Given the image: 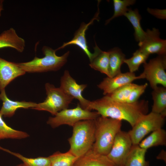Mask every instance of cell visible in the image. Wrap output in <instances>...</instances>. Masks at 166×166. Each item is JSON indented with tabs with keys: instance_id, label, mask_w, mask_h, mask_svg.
I'll list each match as a JSON object with an SVG mask.
<instances>
[{
	"instance_id": "24",
	"label": "cell",
	"mask_w": 166,
	"mask_h": 166,
	"mask_svg": "<svg viewBox=\"0 0 166 166\" xmlns=\"http://www.w3.org/2000/svg\"><path fill=\"white\" fill-rule=\"evenodd\" d=\"M49 157L51 166H73L78 159L69 150L64 153L57 151Z\"/></svg>"
},
{
	"instance_id": "25",
	"label": "cell",
	"mask_w": 166,
	"mask_h": 166,
	"mask_svg": "<svg viewBox=\"0 0 166 166\" xmlns=\"http://www.w3.org/2000/svg\"><path fill=\"white\" fill-rule=\"evenodd\" d=\"M0 113V140L5 139H22L29 136L26 132L15 130L8 126L2 118Z\"/></svg>"
},
{
	"instance_id": "26",
	"label": "cell",
	"mask_w": 166,
	"mask_h": 166,
	"mask_svg": "<svg viewBox=\"0 0 166 166\" xmlns=\"http://www.w3.org/2000/svg\"><path fill=\"white\" fill-rule=\"evenodd\" d=\"M4 151L15 156L20 160L24 166H51L49 157H38L35 158H28L21 154L4 149Z\"/></svg>"
},
{
	"instance_id": "15",
	"label": "cell",
	"mask_w": 166,
	"mask_h": 166,
	"mask_svg": "<svg viewBox=\"0 0 166 166\" xmlns=\"http://www.w3.org/2000/svg\"><path fill=\"white\" fill-rule=\"evenodd\" d=\"M0 99L3 102L0 113L5 117H11L19 108L33 109L36 107L37 103L32 102L13 101L7 97L5 90L1 91Z\"/></svg>"
},
{
	"instance_id": "7",
	"label": "cell",
	"mask_w": 166,
	"mask_h": 166,
	"mask_svg": "<svg viewBox=\"0 0 166 166\" xmlns=\"http://www.w3.org/2000/svg\"><path fill=\"white\" fill-rule=\"evenodd\" d=\"M100 116L97 112L85 109L78 104L74 108L64 109L58 112L54 117H49L47 123L53 128L64 124L73 127L79 121L95 120Z\"/></svg>"
},
{
	"instance_id": "32",
	"label": "cell",
	"mask_w": 166,
	"mask_h": 166,
	"mask_svg": "<svg viewBox=\"0 0 166 166\" xmlns=\"http://www.w3.org/2000/svg\"><path fill=\"white\" fill-rule=\"evenodd\" d=\"M157 159L163 160L164 162H166V152L164 150H162L156 157Z\"/></svg>"
},
{
	"instance_id": "21",
	"label": "cell",
	"mask_w": 166,
	"mask_h": 166,
	"mask_svg": "<svg viewBox=\"0 0 166 166\" xmlns=\"http://www.w3.org/2000/svg\"><path fill=\"white\" fill-rule=\"evenodd\" d=\"M147 150L139 145H133L124 166H150L149 162L145 159Z\"/></svg>"
},
{
	"instance_id": "11",
	"label": "cell",
	"mask_w": 166,
	"mask_h": 166,
	"mask_svg": "<svg viewBox=\"0 0 166 166\" xmlns=\"http://www.w3.org/2000/svg\"><path fill=\"white\" fill-rule=\"evenodd\" d=\"M87 86V84H78L68 70L65 71L61 78L60 88L68 95L77 99L82 108L88 110L90 101L85 99L82 94Z\"/></svg>"
},
{
	"instance_id": "19",
	"label": "cell",
	"mask_w": 166,
	"mask_h": 166,
	"mask_svg": "<svg viewBox=\"0 0 166 166\" xmlns=\"http://www.w3.org/2000/svg\"><path fill=\"white\" fill-rule=\"evenodd\" d=\"M109 51V77H112L121 73V67L126 58L125 55L118 47L113 48Z\"/></svg>"
},
{
	"instance_id": "23",
	"label": "cell",
	"mask_w": 166,
	"mask_h": 166,
	"mask_svg": "<svg viewBox=\"0 0 166 166\" xmlns=\"http://www.w3.org/2000/svg\"><path fill=\"white\" fill-rule=\"evenodd\" d=\"M109 52L101 50L97 55L90 62L89 66L93 69L106 74L110 77Z\"/></svg>"
},
{
	"instance_id": "1",
	"label": "cell",
	"mask_w": 166,
	"mask_h": 166,
	"mask_svg": "<svg viewBox=\"0 0 166 166\" xmlns=\"http://www.w3.org/2000/svg\"><path fill=\"white\" fill-rule=\"evenodd\" d=\"M96 110L100 116L128 122L132 127L147 113L148 103L141 100L133 103L113 100L108 95L90 101L88 110Z\"/></svg>"
},
{
	"instance_id": "4",
	"label": "cell",
	"mask_w": 166,
	"mask_h": 166,
	"mask_svg": "<svg viewBox=\"0 0 166 166\" xmlns=\"http://www.w3.org/2000/svg\"><path fill=\"white\" fill-rule=\"evenodd\" d=\"M42 51L44 56L39 58L35 56L32 60L25 62L17 63L26 73H42L59 70L66 63L69 54L68 51L61 56L56 53L57 49L44 46Z\"/></svg>"
},
{
	"instance_id": "30",
	"label": "cell",
	"mask_w": 166,
	"mask_h": 166,
	"mask_svg": "<svg viewBox=\"0 0 166 166\" xmlns=\"http://www.w3.org/2000/svg\"><path fill=\"white\" fill-rule=\"evenodd\" d=\"M148 86L147 83L142 85H137L132 91L126 103H133L138 101V99L144 93Z\"/></svg>"
},
{
	"instance_id": "10",
	"label": "cell",
	"mask_w": 166,
	"mask_h": 166,
	"mask_svg": "<svg viewBox=\"0 0 166 166\" xmlns=\"http://www.w3.org/2000/svg\"><path fill=\"white\" fill-rule=\"evenodd\" d=\"M99 13L98 6V11L93 18L87 23L84 22L81 24L79 29L76 32L73 39L70 41L64 43L61 46L57 49V50L63 49L70 45H75L80 47L88 57L90 62L92 60L100 53L101 50L95 43L94 47V52L92 53L89 51L85 38V33L89 26L93 24L94 20H99L98 15Z\"/></svg>"
},
{
	"instance_id": "3",
	"label": "cell",
	"mask_w": 166,
	"mask_h": 166,
	"mask_svg": "<svg viewBox=\"0 0 166 166\" xmlns=\"http://www.w3.org/2000/svg\"><path fill=\"white\" fill-rule=\"evenodd\" d=\"M95 120L81 121L72 127V135L68 139L69 151L78 158L91 149L94 142Z\"/></svg>"
},
{
	"instance_id": "13",
	"label": "cell",
	"mask_w": 166,
	"mask_h": 166,
	"mask_svg": "<svg viewBox=\"0 0 166 166\" xmlns=\"http://www.w3.org/2000/svg\"><path fill=\"white\" fill-rule=\"evenodd\" d=\"M143 73L136 76L134 73L127 72L121 73L115 76L109 77H107L97 85L98 88L103 91L105 96L109 94L118 89L137 79H144Z\"/></svg>"
},
{
	"instance_id": "6",
	"label": "cell",
	"mask_w": 166,
	"mask_h": 166,
	"mask_svg": "<svg viewBox=\"0 0 166 166\" xmlns=\"http://www.w3.org/2000/svg\"><path fill=\"white\" fill-rule=\"evenodd\" d=\"M165 117L152 112L143 116L128 132L133 145H139L147 134L162 128Z\"/></svg>"
},
{
	"instance_id": "2",
	"label": "cell",
	"mask_w": 166,
	"mask_h": 166,
	"mask_svg": "<svg viewBox=\"0 0 166 166\" xmlns=\"http://www.w3.org/2000/svg\"><path fill=\"white\" fill-rule=\"evenodd\" d=\"M94 121L95 140L91 149L97 153L107 156L117 134L121 130L122 121L100 116Z\"/></svg>"
},
{
	"instance_id": "36",
	"label": "cell",
	"mask_w": 166,
	"mask_h": 166,
	"mask_svg": "<svg viewBox=\"0 0 166 166\" xmlns=\"http://www.w3.org/2000/svg\"></svg>"
},
{
	"instance_id": "18",
	"label": "cell",
	"mask_w": 166,
	"mask_h": 166,
	"mask_svg": "<svg viewBox=\"0 0 166 166\" xmlns=\"http://www.w3.org/2000/svg\"><path fill=\"white\" fill-rule=\"evenodd\" d=\"M153 101L152 112L166 116V88L163 86H157L152 93Z\"/></svg>"
},
{
	"instance_id": "31",
	"label": "cell",
	"mask_w": 166,
	"mask_h": 166,
	"mask_svg": "<svg viewBox=\"0 0 166 166\" xmlns=\"http://www.w3.org/2000/svg\"><path fill=\"white\" fill-rule=\"evenodd\" d=\"M147 11L151 14L157 18L165 20L166 19V9H152L148 7Z\"/></svg>"
},
{
	"instance_id": "22",
	"label": "cell",
	"mask_w": 166,
	"mask_h": 166,
	"mask_svg": "<svg viewBox=\"0 0 166 166\" xmlns=\"http://www.w3.org/2000/svg\"><path fill=\"white\" fill-rule=\"evenodd\" d=\"M124 16L127 18L133 27L136 41L139 43L142 42L145 37L146 32L141 26L140 20L141 17L138 9H135L132 10L131 8H128Z\"/></svg>"
},
{
	"instance_id": "8",
	"label": "cell",
	"mask_w": 166,
	"mask_h": 166,
	"mask_svg": "<svg viewBox=\"0 0 166 166\" xmlns=\"http://www.w3.org/2000/svg\"><path fill=\"white\" fill-rule=\"evenodd\" d=\"M143 72L144 78L153 89L160 85L166 88V56L158 55L144 64Z\"/></svg>"
},
{
	"instance_id": "17",
	"label": "cell",
	"mask_w": 166,
	"mask_h": 166,
	"mask_svg": "<svg viewBox=\"0 0 166 166\" xmlns=\"http://www.w3.org/2000/svg\"><path fill=\"white\" fill-rule=\"evenodd\" d=\"M73 166H116L107 156L101 155L92 149L77 159Z\"/></svg>"
},
{
	"instance_id": "14",
	"label": "cell",
	"mask_w": 166,
	"mask_h": 166,
	"mask_svg": "<svg viewBox=\"0 0 166 166\" xmlns=\"http://www.w3.org/2000/svg\"><path fill=\"white\" fill-rule=\"evenodd\" d=\"M26 73L17 63L8 61L0 57V91L17 77Z\"/></svg>"
},
{
	"instance_id": "34",
	"label": "cell",
	"mask_w": 166,
	"mask_h": 166,
	"mask_svg": "<svg viewBox=\"0 0 166 166\" xmlns=\"http://www.w3.org/2000/svg\"><path fill=\"white\" fill-rule=\"evenodd\" d=\"M17 166H24V164L23 163L21 164H19L17 165Z\"/></svg>"
},
{
	"instance_id": "29",
	"label": "cell",
	"mask_w": 166,
	"mask_h": 166,
	"mask_svg": "<svg viewBox=\"0 0 166 166\" xmlns=\"http://www.w3.org/2000/svg\"><path fill=\"white\" fill-rule=\"evenodd\" d=\"M114 12L113 15L105 22V25L108 24L114 18L124 15L128 11V6L132 5L136 2L135 0H113Z\"/></svg>"
},
{
	"instance_id": "5",
	"label": "cell",
	"mask_w": 166,
	"mask_h": 166,
	"mask_svg": "<svg viewBox=\"0 0 166 166\" xmlns=\"http://www.w3.org/2000/svg\"><path fill=\"white\" fill-rule=\"evenodd\" d=\"M45 88L47 95L45 99L37 104L36 107L32 109L46 111L54 116L59 112L68 108L74 99L60 87H56L49 83L45 84Z\"/></svg>"
},
{
	"instance_id": "35",
	"label": "cell",
	"mask_w": 166,
	"mask_h": 166,
	"mask_svg": "<svg viewBox=\"0 0 166 166\" xmlns=\"http://www.w3.org/2000/svg\"><path fill=\"white\" fill-rule=\"evenodd\" d=\"M2 147H1L0 146V149L2 150Z\"/></svg>"
},
{
	"instance_id": "9",
	"label": "cell",
	"mask_w": 166,
	"mask_h": 166,
	"mask_svg": "<svg viewBox=\"0 0 166 166\" xmlns=\"http://www.w3.org/2000/svg\"><path fill=\"white\" fill-rule=\"evenodd\" d=\"M132 145L128 132L121 130L117 134L107 156L116 166H124Z\"/></svg>"
},
{
	"instance_id": "16",
	"label": "cell",
	"mask_w": 166,
	"mask_h": 166,
	"mask_svg": "<svg viewBox=\"0 0 166 166\" xmlns=\"http://www.w3.org/2000/svg\"><path fill=\"white\" fill-rule=\"evenodd\" d=\"M25 47L24 39L18 35L14 28H10L0 34V49L10 47L22 53Z\"/></svg>"
},
{
	"instance_id": "20",
	"label": "cell",
	"mask_w": 166,
	"mask_h": 166,
	"mask_svg": "<svg viewBox=\"0 0 166 166\" xmlns=\"http://www.w3.org/2000/svg\"><path fill=\"white\" fill-rule=\"evenodd\" d=\"M166 145V132L162 128L152 132L139 144L140 148L147 150L152 147Z\"/></svg>"
},
{
	"instance_id": "12",
	"label": "cell",
	"mask_w": 166,
	"mask_h": 166,
	"mask_svg": "<svg viewBox=\"0 0 166 166\" xmlns=\"http://www.w3.org/2000/svg\"><path fill=\"white\" fill-rule=\"evenodd\" d=\"M145 32L144 39L138 43L139 49L149 55L152 54L166 55V40L160 38L159 30L155 28L147 29Z\"/></svg>"
},
{
	"instance_id": "28",
	"label": "cell",
	"mask_w": 166,
	"mask_h": 166,
	"mask_svg": "<svg viewBox=\"0 0 166 166\" xmlns=\"http://www.w3.org/2000/svg\"><path fill=\"white\" fill-rule=\"evenodd\" d=\"M137 85L132 83L127 84L107 95L115 101L126 103L132 91Z\"/></svg>"
},
{
	"instance_id": "33",
	"label": "cell",
	"mask_w": 166,
	"mask_h": 166,
	"mask_svg": "<svg viewBox=\"0 0 166 166\" xmlns=\"http://www.w3.org/2000/svg\"><path fill=\"white\" fill-rule=\"evenodd\" d=\"M3 0H0V17L1 16L2 11L3 10Z\"/></svg>"
},
{
	"instance_id": "27",
	"label": "cell",
	"mask_w": 166,
	"mask_h": 166,
	"mask_svg": "<svg viewBox=\"0 0 166 166\" xmlns=\"http://www.w3.org/2000/svg\"><path fill=\"white\" fill-rule=\"evenodd\" d=\"M149 56L139 49L133 53L131 57L126 59L124 63L127 65L129 72L134 73L138 70L140 66L142 64L146 62Z\"/></svg>"
}]
</instances>
